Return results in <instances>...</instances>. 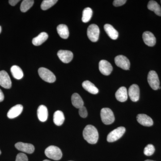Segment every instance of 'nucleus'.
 Masks as SVG:
<instances>
[{"mask_svg": "<svg viewBox=\"0 0 161 161\" xmlns=\"http://www.w3.org/2000/svg\"><path fill=\"white\" fill-rule=\"evenodd\" d=\"M145 161H154L148 159V160H145Z\"/></svg>", "mask_w": 161, "mask_h": 161, "instance_id": "c9c22d12", "label": "nucleus"}, {"mask_svg": "<svg viewBox=\"0 0 161 161\" xmlns=\"http://www.w3.org/2000/svg\"><path fill=\"white\" fill-rule=\"evenodd\" d=\"M93 14V11L91 8H85L84 9L82 13V21L83 23H86L89 22Z\"/></svg>", "mask_w": 161, "mask_h": 161, "instance_id": "bb28decb", "label": "nucleus"}, {"mask_svg": "<svg viewBox=\"0 0 161 161\" xmlns=\"http://www.w3.org/2000/svg\"><path fill=\"white\" fill-rule=\"evenodd\" d=\"M155 151L154 146L151 144H149L144 149V153L146 156H150L153 155Z\"/></svg>", "mask_w": 161, "mask_h": 161, "instance_id": "c756f323", "label": "nucleus"}, {"mask_svg": "<svg viewBox=\"0 0 161 161\" xmlns=\"http://www.w3.org/2000/svg\"><path fill=\"white\" fill-rule=\"evenodd\" d=\"M100 31L98 26L95 24H91L87 29L88 37L91 41L96 42L99 38Z\"/></svg>", "mask_w": 161, "mask_h": 161, "instance_id": "423d86ee", "label": "nucleus"}, {"mask_svg": "<svg viewBox=\"0 0 161 161\" xmlns=\"http://www.w3.org/2000/svg\"><path fill=\"white\" fill-rule=\"evenodd\" d=\"M34 1L33 0H24L22 2L20 6V10L23 12H26L33 5Z\"/></svg>", "mask_w": 161, "mask_h": 161, "instance_id": "cd10ccee", "label": "nucleus"}, {"mask_svg": "<svg viewBox=\"0 0 161 161\" xmlns=\"http://www.w3.org/2000/svg\"></svg>", "mask_w": 161, "mask_h": 161, "instance_id": "ea45409f", "label": "nucleus"}, {"mask_svg": "<svg viewBox=\"0 0 161 161\" xmlns=\"http://www.w3.org/2000/svg\"><path fill=\"white\" fill-rule=\"evenodd\" d=\"M83 136L84 139L89 143L95 144L98 142V133L95 127L92 125H88L83 130Z\"/></svg>", "mask_w": 161, "mask_h": 161, "instance_id": "f257e3e1", "label": "nucleus"}, {"mask_svg": "<svg viewBox=\"0 0 161 161\" xmlns=\"http://www.w3.org/2000/svg\"><path fill=\"white\" fill-rule=\"evenodd\" d=\"M43 161H51L48 160H43Z\"/></svg>", "mask_w": 161, "mask_h": 161, "instance_id": "4c0bfd02", "label": "nucleus"}, {"mask_svg": "<svg viewBox=\"0 0 161 161\" xmlns=\"http://www.w3.org/2000/svg\"><path fill=\"white\" fill-rule=\"evenodd\" d=\"M15 161H28V158L24 153H19L17 155Z\"/></svg>", "mask_w": 161, "mask_h": 161, "instance_id": "7c9ffc66", "label": "nucleus"}, {"mask_svg": "<svg viewBox=\"0 0 161 161\" xmlns=\"http://www.w3.org/2000/svg\"><path fill=\"white\" fill-rule=\"evenodd\" d=\"M15 147L17 150L30 154L33 153L35 151V147L31 144L20 142L16 144Z\"/></svg>", "mask_w": 161, "mask_h": 161, "instance_id": "ddd939ff", "label": "nucleus"}, {"mask_svg": "<svg viewBox=\"0 0 161 161\" xmlns=\"http://www.w3.org/2000/svg\"><path fill=\"white\" fill-rule=\"evenodd\" d=\"M148 9L151 11H153L156 14L161 16V8L159 5L154 1H150L147 6Z\"/></svg>", "mask_w": 161, "mask_h": 161, "instance_id": "b1692460", "label": "nucleus"}, {"mask_svg": "<svg viewBox=\"0 0 161 161\" xmlns=\"http://www.w3.org/2000/svg\"><path fill=\"white\" fill-rule=\"evenodd\" d=\"M148 83L150 86L154 90L158 89L160 86V81L159 80L158 75L155 71H150L148 75Z\"/></svg>", "mask_w": 161, "mask_h": 161, "instance_id": "0eeeda50", "label": "nucleus"}, {"mask_svg": "<svg viewBox=\"0 0 161 161\" xmlns=\"http://www.w3.org/2000/svg\"><path fill=\"white\" fill-rule=\"evenodd\" d=\"M45 154L48 158L54 160H59L62 158V153L59 147L51 146L45 150Z\"/></svg>", "mask_w": 161, "mask_h": 161, "instance_id": "f03ea898", "label": "nucleus"}, {"mask_svg": "<svg viewBox=\"0 0 161 161\" xmlns=\"http://www.w3.org/2000/svg\"><path fill=\"white\" fill-rule=\"evenodd\" d=\"M12 75L15 79L20 80L23 77V73L22 69L17 65H13L10 69Z\"/></svg>", "mask_w": 161, "mask_h": 161, "instance_id": "a878e982", "label": "nucleus"}, {"mask_svg": "<svg viewBox=\"0 0 161 161\" xmlns=\"http://www.w3.org/2000/svg\"><path fill=\"white\" fill-rule=\"evenodd\" d=\"M57 31L60 37L67 39L69 36V31L66 25L60 24L57 27Z\"/></svg>", "mask_w": 161, "mask_h": 161, "instance_id": "4be33fe9", "label": "nucleus"}, {"mask_svg": "<svg viewBox=\"0 0 161 161\" xmlns=\"http://www.w3.org/2000/svg\"><path fill=\"white\" fill-rule=\"evenodd\" d=\"M128 95L132 101H138L140 97V89L136 84H133L130 86L128 92Z\"/></svg>", "mask_w": 161, "mask_h": 161, "instance_id": "9b49d317", "label": "nucleus"}, {"mask_svg": "<svg viewBox=\"0 0 161 161\" xmlns=\"http://www.w3.org/2000/svg\"><path fill=\"white\" fill-rule=\"evenodd\" d=\"M1 154V151L0 150V155Z\"/></svg>", "mask_w": 161, "mask_h": 161, "instance_id": "58836bf2", "label": "nucleus"}, {"mask_svg": "<svg viewBox=\"0 0 161 161\" xmlns=\"http://www.w3.org/2000/svg\"><path fill=\"white\" fill-rule=\"evenodd\" d=\"M19 2V0H9V3L12 6H15Z\"/></svg>", "mask_w": 161, "mask_h": 161, "instance_id": "72a5a7b5", "label": "nucleus"}, {"mask_svg": "<svg viewBox=\"0 0 161 161\" xmlns=\"http://www.w3.org/2000/svg\"><path fill=\"white\" fill-rule=\"evenodd\" d=\"M99 69L103 75L108 76L112 73L113 68L108 61L103 60L99 62Z\"/></svg>", "mask_w": 161, "mask_h": 161, "instance_id": "9d476101", "label": "nucleus"}, {"mask_svg": "<svg viewBox=\"0 0 161 161\" xmlns=\"http://www.w3.org/2000/svg\"><path fill=\"white\" fill-rule=\"evenodd\" d=\"M115 64L124 70H129L130 69V60L127 57L123 55H119L116 56L115 58Z\"/></svg>", "mask_w": 161, "mask_h": 161, "instance_id": "6e6552de", "label": "nucleus"}, {"mask_svg": "<svg viewBox=\"0 0 161 161\" xmlns=\"http://www.w3.org/2000/svg\"><path fill=\"white\" fill-rule=\"evenodd\" d=\"M82 86L85 90L91 94L96 95L98 93V89L95 86L94 84L89 80H85L84 81L82 84Z\"/></svg>", "mask_w": 161, "mask_h": 161, "instance_id": "aec40b11", "label": "nucleus"}, {"mask_svg": "<svg viewBox=\"0 0 161 161\" xmlns=\"http://www.w3.org/2000/svg\"><path fill=\"white\" fill-rule=\"evenodd\" d=\"M38 73L40 78L46 82L53 83L56 81V76L53 73L45 68H40L38 70Z\"/></svg>", "mask_w": 161, "mask_h": 161, "instance_id": "20e7f679", "label": "nucleus"}, {"mask_svg": "<svg viewBox=\"0 0 161 161\" xmlns=\"http://www.w3.org/2000/svg\"><path fill=\"white\" fill-rule=\"evenodd\" d=\"M128 93L125 87H121L115 93V97L120 102H124L128 99Z\"/></svg>", "mask_w": 161, "mask_h": 161, "instance_id": "f3484780", "label": "nucleus"}, {"mask_svg": "<svg viewBox=\"0 0 161 161\" xmlns=\"http://www.w3.org/2000/svg\"><path fill=\"white\" fill-rule=\"evenodd\" d=\"M48 37L47 33L43 32L40 33L37 36L33 39L32 43L35 46H40L47 40Z\"/></svg>", "mask_w": 161, "mask_h": 161, "instance_id": "412c9836", "label": "nucleus"}, {"mask_svg": "<svg viewBox=\"0 0 161 161\" xmlns=\"http://www.w3.org/2000/svg\"><path fill=\"white\" fill-rule=\"evenodd\" d=\"M58 2V0H44L41 5V8L43 10H47Z\"/></svg>", "mask_w": 161, "mask_h": 161, "instance_id": "c85d7f7f", "label": "nucleus"}, {"mask_svg": "<svg viewBox=\"0 0 161 161\" xmlns=\"http://www.w3.org/2000/svg\"></svg>", "mask_w": 161, "mask_h": 161, "instance_id": "a19ab883", "label": "nucleus"}, {"mask_svg": "<svg viewBox=\"0 0 161 161\" xmlns=\"http://www.w3.org/2000/svg\"><path fill=\"white\" fill-rule=\"evenodd\" d=\"M104 29L111 39L115 40L118 38L119 36L118 31L112 25L109 24H105L104 26Z\"/></svg>", "mask_w": 161, "mask_h": 161, "instance_id": "6ab92c4d", "label": "nucleus"}, {"mask_svg": "<svg viewBox=\"0 0 161 161\" xmlns=\"http://www.w3.org/2000/svg\"><path fill=\"white\" fill-rule=\"evenodd\" d=\"M4 99V95L2 90L0 89V102H3Z\"/></svg>", "mask_w": 161, "mask_h": 161, "instance_id": "f704fd0d", "label": "nucleus"}, {"mask_svg": "<svg viewBox=\"0 0 161 161\" xmlns=\"http://www.w3.org/2000/svg\"><path fill=\"white\" fill-rule=\"evenodd\" d=\"M79 114L80 117L82 118H86L88 115L87 111L86 108L85 107H82L79 109Z\"/></svg>", "mask_w": 161, "mask_h": 161, "instance_id": "2f4dec72", "label": "nucleus"}, {"mask_svg": "<svg viewBox=\"0 0 161 161\" xmlns=\"http://www.w3.org/2000/svg\"><path fill=\"white\" fill-rule=\"evenodd\" d=\"M101 118L105 125L112 124L115 121V116L112 110L109 108L102 109L100 112Z\"/></svg>", "mask_w": 161, "mask_h": 161, "instance_id": "7ed1b4c3", "label": "nucleus"}, {"mask_svg": "<svg viewBox=\"0 0 161 161\" xmlns=\"http://www.w3.org/2000/svg\"><path fill=\"white\" fill-rule=\"evenodd\" d=\"M48 111L46 106L42 105L39 107L37 110V115L40 121H46L48 117Z\"/></svg>", "mask_w": 161, "mask_h": 161, "instance_id": "a211bd4d", "label": "nucleus"}, {"mask_svg": "<svg viewBox=\"0 0 161 161\" xmlns=\"http://www.w3.org/2000/svg\"><path fill=\"white\" fill-rule=\"evenodd\" d=\"M126 0H115L113 2V4L115 7L123 6L126 3Z\"/></svg>", "mask_w": 161, "mask_h": 161, "instance_id": "473e14b6", "label": "nucleus"}, {"mask_svg": "<svg viewBox=\"0 0 161 161\" xmlns=\"http://www.w3.org/2000/svg\"><path fill=\"white\" fill-rule=\"evenodd\" d=\"M11 79L8 73L4 70L0 71V86L4 88L10 89L11 87Z\"/></svg>", "mask_w": 161, "mask_h": 161, "instance_id": "1a4fd4ad", "label": "nucleus"}, {"mask_svg": "<svg viewBox=\"0 0 161 161\" xmlns=\"http://www.w3.org/2000/svg\"><path fill=\"white\" fill-rule=\"evenodd\" d=\"M1 31H2V27L0 26V33H1Z\"/></svg>", "mask_w": 161, "mask_h": 161, "instance_id": "e433bc0d", "label": "nucleus"}, {"mask_svg": "<svg viewBox=\"0 0 161 161\" xmlns=\"http://www.w3.org/2000/svg\"><path fill=\"white\" fill-rule=\"evenodd\" d=\"M143 40L146 45L150 47L154 46L156 43V39L154 35L150 31H145L143 34Z\"/></svg>", "mask_w": 161, "mask_h": 161, "instance_id": "4468645a", "label": "nucleus"}, {"mask_svg": "<svg viewBox=\"0 0 161 161\" xmlns=\"http://www.w3.org/2000/svg\"><path fill=\"white\" fill-rule=\"evenodd\" d=\"M72 104L77 108L79 109L84 105L83 101L82 98L77 93H75L71 97Z\"/></svg>", "mask_w": 161, "mask_h": 161, "instance_id": "5701e85b", "label": "nucleus"}, {"mask_svg": "<svg viewBox=\"0 0 161 161\" xmlns=\"http://www.w3.org/2000/svg\"><path fill=\"white\" fill-rule=\"evenodd\" d=\"M125 129L124 127H119L113 130L109 133L107 136V141L109 142H113L120 138L125 132Z\"/></svg>", "mask_w": 161, "mask_h": 161, "instance_id": "39448f33", "label": "nucleus"}, {"mask_svg": "<svg viewBox=\"0 0 161 161\" xmlns=\"http://www.w3.org/2000/svg\"><path fill=\"white\" fill-rule=\"evenodd\" d=\"M58 56L60 60L64 63H69L74 57L72 52L68 50H62L58 51Z\"/></svg>", "mask_w": 161, "mask_h": 161, "instance_id": "f8f14e48", "label": "nucleus"}, {"mask_svg": "<svg viewBox=\"0 0 161 161\" xmlns=\"http://www.w3.org/2000/svg\"><path fill=\"white\" fill-rule=\"evenodd\" d=\"M23 110V106L22 105H16L9 109L7 113V116L9 119L16 118L21 114Z\"/></svg>", "mask_w": 161, "mask_h": 161, "instance_id": "dca6fc26", "label": "nucleus"}, {"mask_svg": "<svg viewBox=\"0 0 161 161\" xmlns=\"http://www.w3.org/2000/svg\"><path fill=\"white\" fill-rule=\"evenodd\" d=\"M136 119L139 123L144 126L150 127L153 125V122L152 119L146 114H138Z\"/></svg>", "mask_w": 161, "mask_h": 161, "instance_id": "2eb2a0df", "label": "nucleus"}, {"mask_svg": "<svg viewBox=\"0 0 161 161\" xmlns=\"http://www.w3.org/2000/svg\"><path fill=\"white\" fill-rule=\"evenodd\" d=\"M64 121V116L63 112L60 111H57L53 115V122L55 125L60 126Z\"/></svg>", "mask_w": 161, "mask_h": 161, "instance_id": "393cba45", "label": "nucleus"}]
</instances>
